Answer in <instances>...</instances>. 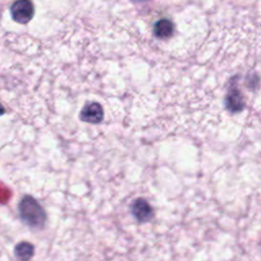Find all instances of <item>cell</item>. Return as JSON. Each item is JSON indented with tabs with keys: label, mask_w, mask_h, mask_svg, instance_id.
<instances>
[{
	"label": "cell",
	"mask_w": 261,
	"mask_h": 261,
	"mask_svg": "<svg viewBox=\"0 0 261 261\" xmlns=\"http://www.w3.org/2000/svg\"><path fill=\"white\" fill-rule=\"evenodd\" d=\"M130 211L136 219L141 222H146L153 216V209L151 205L142 198H139L132 203Z\"/></svg>",
	"instance_id": "277c9868"
},
{
	"label": "cell",
	"mask_w": 261,
	"mask_h": 261,
	"mask_svg": "<svg viewBox=\"0 0 261 261\" xmlns=\"http://www.w3.org/2000/svg\"><path fill=\"white\" fill-rule=\"evenodd\" d=\"M5 113V108L3 107V105L0 103V116L3 115Z\"/></svg>",
	"instance_id": "ba28073f"
},
{
	"label": "cell",
	"mask_w": 261,
	"mask_h": 261,
	"mask_svg": "<svg viewBox=\"0 0 261 261\" xmlns=\"http://www.w3.org/2000/svg\"><path fill=\"white\" fill-rule=\"evenodd\" d=\"M103 109L97 102L87 103L80 113V118L83 121L90 123H99L103 119Z\"/></svg>",
	"instance_id": "3957f363"
},
{
	"label": "cell",
	"mask_w": 261,
	"mask_h": 261,
	"mask_svg": "<svg viewBox=\"0 0 261 261\" xmlns=\"http://www.w3.org/2000/svg\"><path fill=\"white\" fill-rule=\"evenodd\" d=\"M225 106L231 112H239L244 108V100L241 92L232 87L228 90L225 96Z\"/></svg>",
	"instance_id": "5b68a950"
},
{
	"label": "cell",
	"mask_w": 261,
	"mask_h": 261,
	"mask_svg": "<svg viewBox=\"0 0 261 261\" xmlns=\"http://www.w3.org/2000/svg\"><path fill=\"white\" fill-rule=\"evenodd\" d=\"M10 14L18 23L29 22L34 15V6L30 0H16L10 7Z\"/></svg>",
	"instance_id": "7a4b0ae2"
},
{
	"label": "cell",
	"mask_w": 261,
	"mask_h": 261,
	"mask_svg": "<svg viewBox=\"0 0 261 261\" xmlns=\"http://www.w3.org/2000/svg\"><path fill=\"white\" fill-rule=\"evenodd\" d=\"M14 255L19 261H29L34 255V246L28 242H20L14 248Z\"/></svg>",
	"instance_id": "8992f818"
},
{
	"label": "cell",
	"mask_w": 261,
	"mask_h": 261,
	"mask_svg": "<svg viewBox=\"0 0 261 261\" xmlns=\"http://www.w3.org/2000/svg\"><path fill=\"white\" fill-rule=\"evenodd\" d=\"M154 34L156 37L161 38V39H165L168 38L172 35L173 33V25L172 22L169 21L168 19H160L159 21L156 22V24L154 25Z\"/></svg>",
	"instance_id": "52a82bcc"
},
{
	"label": "cell",
	"mask_w": 261,
	"mask_h": 261,
	"mask_svg": "<svg viewBox=\"0 0 261 261\" xmlns=\"http://www.w3.org/2000/svg\"><path fill=\"white\" fill-rule=\"evenodd\" d=\"M21 221L30 227L41 228L45 225L47 216L43 207L32 196H24L18 204Z\"/></svg>",
	"instance_id": "6da1fadb"
}]
</instances>
